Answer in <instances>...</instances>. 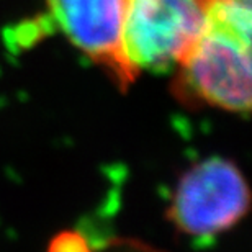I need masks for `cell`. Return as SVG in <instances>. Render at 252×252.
Instances as JSON below:
<instances>
[{"label":"cell","instance_id":"obj_1","mask_svg":"<svg viewBox=\"0 0 252 252\" xmlns=\"http://www.w3.org/2000/svg\"><path fill=\"white\" fill-rule=\"evenodd\" d=\"M179 67V95L228 112H249L251 39L205 23Z\"/></svg>","mask_w":252,"mask_h":252},{"label":"cell","instance_id":"obj_2","mask_svg":"<svg viewBox=\"0 0 252 252\" xmlns=\"http://www.w3.org/2000/svg\"><path fill=\"white\" fill-rule=\"evenodd\" d=\"M208 0H128L123 49L136 70L179 65L206 23Z\"/></svg>","mask_w":252,"mask_h":252},{"label":"cell","instance_id":"obj_3","mask_svg":"<svg viewBox=\"0 0 252 252\" xmlns=\"http://www.w3.org/2000/svg\"><path fill=\"white\" fill-rule=\"evenodd\" d=\"M249 189L231 160L211 158L179 180L169 218L180 233L211 239L233 228L249 210Z\"/></svg>","mask_w":252,"mask_h":252},{"label":"cell","instance_id":"obj_4","mask_svg":"<svg viewBox=\"0 0 252 252\" xmlns=\"http://www.w3.org/2000/svg\"><path fill=\"white\" fill-rule=\"evenodd\" d=\"M56 25L69 41L125 89L136 70L123 49L128 0H48Z\"/></svg>","mask_w":252,"mask_h":252},{"label":"cell","instance_id":"obj_5","mask_svg":"<svg viewBox=\"0 0 252 252\" xmlns=\"http://www.w3.org/2000/svg\"><path fill=\"white\" fill-rule=\"evenodd\" d=\"M53 249H63V251H75V249H85L84 239L80 238L79 234L74 233H64L59 238H56V241L51 246Z\"/></svg>","mask_w":252,"mask_h":252}]
</instances>
